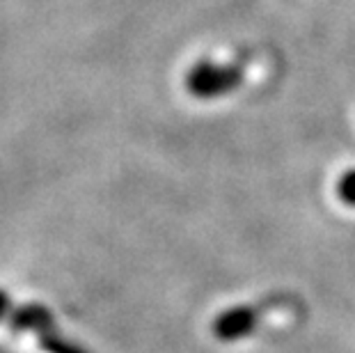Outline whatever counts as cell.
Returning <instances> with one entry per match:
<instances>
[{
    "instance_id": "cell-3",
    "label": "cell",
    "mask_w": 355,
    "mask_h": 353,
    "mask_svg": "<svg viewBox=\"0 0 355 353\" xmlns=\"http://www.w3.org/2000/svg\"><path fill=\"white\" fill-rule=\"evenodd\" d=\"M339 193H342L349 202H355V172L344 177V182L339 184Z\"/></svg>"
},
{
    "instance_id": "cell-4",
    "label": "cell",
    "mask_w": 355,
    "mask_h": 353,
    "mask_svg": "<svg viewBox=\"0 0 355 353\" xmlns=\"http://www.w3.org/2000/svg\"><path fill=\"white\" fill-rule=\"evenodd\" d=\"M7 312H10V298H7L5 291H0V319L7 317Z\"/></svg>"
},
{
    "instance_id": "cell-2",
    "label": "cell",
    "mask_w": 355,
    "mask_h": 353,
    "mask_svg": "<svg viewBox=\"0 0 355 353\" xmlns=\"http://www.w3.org/2000/svg\"><path fill=\"white\" fill-rule=\"evenodd\" d=\"M12 326L14 330H42L51 326V314L40 305H28L21 307L12 314Z\"/></svg>"
},
{
    "instance_id": "cell-1",
    "label": "cell",
    "mask_w": 355,
    "mask_h": 353,
    "mask_svg": "<svg viewBox=\"0 0 355 353\" xmlns=\"http://www.w3.org/2000/svg\"><path fill=\"white\" fill-rule=\"evenodd\" d=\"M243 80L239 67L227 64H214V62H200L195 64L186 76L188 92L198 99H214V96L227 94L236 89Z\"/></svg>"
}]
</instances>
